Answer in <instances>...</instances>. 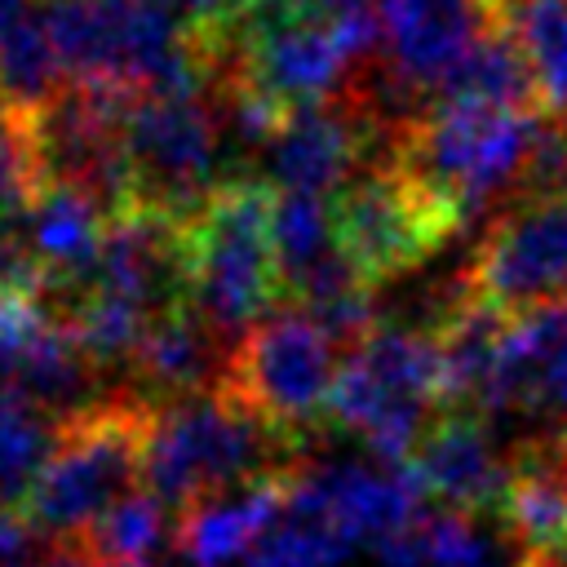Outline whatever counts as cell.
I'll use <instances>...</instances> for the list:
<instances>
[{
    "mask_svg": "<svg viewBox=\"0 0 567 567\" xmlns=\"http://www.w3.org/2000/svg\"><path fill=\"white\" fill-rule=\"evenodd\" d=\"M173 518L177 514L151 487H142L120 505H111L97 523H89L66 545H75L97 567H155V554L173 536Z\"/></svg>",
    "mask_w": 567,
    "mask_h": 567,
    "instance_id": "cell-17",
    "label": "cell"
},
{
    "mask_svg": "<svg viewBox=\"0 0 567 567\" xmlns=\"http://www.w3.org/2000/svg\"><path fill=\"white\" fill-rule=\"evenodd\" d=\"M44 182L49 173H44L35 106H18L0 97V221H18Z\"/></svg>",
    "mask_w": 567,
    "mask_h": 567,
    "instance_id": "cell-19",
    "label": "cell"
},
{
    "mask_svg": "<svg viewBox=\"0 0 567 567\" xmlns=\"http://www.w3.org/2000/svg\"><path fill=\"white\" fill-rule=\"evenodd\" d=\"M173 4H177L182 22H186V31L195 40H217V35H226L239 22V13L252 0H173Z\"/></svg>",
    "mask_w": 567,
    "mask_h": 567,
    "instance_id": "cell-21",
    "label": "cell"
},
{
    "mask_svg": "<svg viewBox=\"0 0 567 567\" xmlns=\"http://www.w3.org/2000/svg\"><path fill=\"white\" fill-rule=\"evenodd\" d=\"M545 120V111L527 106L439 97L403 120L385 137L381 155H390L408 177H416L465 221L496 195H514Z\"/></svg>",
    "mask_w": 567,
    "mask_h": 567,
    "instance_id": "cell-3",
    "label": "cell"
},
{
    "mask_svg": "<svg viewBox=\"0 0 567 567\" xmlns=\"http://www.w3.org/2000/svg\"><path fill=\"white\" fill-rule=\"evenodd\" d=\"M443 408V363L430 328L377 323L346 354L328 421L359 434L381 461H408L430 416Z\"/></svg>",
    "mask_w": 567,
    "mask_h": 567,
    "instance_id": "cell-5",
    "label": "cell"
},
{
    "mask_svg": "<svg viewBox=\"0 0 567 567\" xmlns=\"http://www.w3.org/2000/svg\"><path fill=\"white\" fill-rule=\"evenodd\" d=\"M62 416L22 394H0V509H18L58 443Z\"/></svg>",
    "mask_w": 567,
    "mask_h": 567,
    "instance_id": "cell-18",
    "label": "cell"
},
{
    "mask_svg": "<svg viewBox=\"0 0 567 567\" xmlns=\"http://www.w3.org/2000/svg\"><path fill=\"white\" fill-rule=\"evenodd\" d=\"M341 363L346 350L306 310L279 306L230 341L217 381H226L279 430L310 439L328 421Z\"/></svg>",
    "mask_w": 567,
    "mask_h": 567,
    "instance_id": "cell-7",
    "label": "cell"
},
{
    "mask_svg": "<svg viewBox=\"0 0 567 567\" xmlns=\"http://www.w3.org/2000/svg\"><path fill=\"white\" fill-rule=\"evenodd\" d=\"M319 13H328L332 22H350V18H368L377 13V0H310Z\"/></svg>",
    "mask_w": 567,
    "mask_h": 567,
    "instance_id": "cell-22",
    "label": "cell"
},
{
    "mask_svg": "<svg viewBox=\"0 0 567 567\" xmlns=\"http://www.w3.org/2000/svg\"><path fill=\"white\" fill-rule=\"evenodd\" d=\"M226 350L230 341L217 337L186 301L164 310L137 341L128 368H124V385L142 390L146 399H173L199 385H213L226 368Z\"/></svg>",
    "mask_w": 567,
    "mask_h": 567,
    "instance_id": "cell-15",
    "label": "cell"
},
{
    "mask_svg": "<svg viewBox=\"0 0 567 567\" xmlns=\"http://www.w3.org/2000/svg\"><path fill=\"white\" fill-rule=\"evenodd\" d=\"M226 120L213 89L199 93H128L124 159L133 204L186 221L217 186V146Z\"/></svg>",
    "mask_w": 567,
    "mask_h": 567,
    "instance_id": "cell-8",
    "label": "cell"
},
{
    "mask_svg": "<svg viewBox=\"0 0 567 567\" xmlns=\"http://www.w3.org/2000/svg\"><path fill=\"white\" fill-rule=\"evenodd\" d=\"M328 213H332L337 248L372 292L416 270L461 226V217L443 199H434L416 177H408L381 151L363 159L328 195Z\"/></svg>",
    "mask_w": 567,
    "mask_h": 567,
    "instance_id": "cell-6",
    "label": "cell"
},
{
    "mask_svg": "<svg viewBox=\"0 0 567 567\" xmlns=\"http://www.w3.org/2000/svg\"><path fill=\"white\" fill-rule=\"evenodd\" d=\"M496 518L518 545V558L567 567V470L549 434L523 439L509 452V483Z\"/></svg>",
    "mask_w": 567,
    "mask_h": 567,
    "instance_id": "cell-14",
    "label": "cell"
},
{
    "mask_svg": "<svg viewBox=\"0 0 567 567\" xmlns=\"http://www.w3.org/2000/svg\"><path fill=\"white\" fill-rule=\"evenodd\" d=\"M408 465L416 470L430 501L470 518L496 514L509 483V456L496 452L487 416L474 408H439L421 430Z\"/></svg>",
    "mask_w": 567,
    "mask_h": 567,
    "instance_id": "cell-12",
    "label": "cell"
},
{
    "mask_svg": "<svg viewBox=\"0 0 567 567\" xmlns=\"http://www.w3.org/2000/svg\"><path fill=\"white\" fill-rule=\"evenodd\" d=\"M186 306L226 341L284 306L275 248V186L266 177H226L182 221Z\"/></svg>",
    "mask_w": 567,
    "mask_h": 567,
    "instance_id": "cell-2",
    "label": "cell"
},
{
    "mask_svg": "<svg viewBox=\"0 0 567 567\" xmlns=\"http://www.w3.org/2000/svg\"><path fill=\"white\" fill-rule=\"evenodd\" d=\"M297 474H279L190 501L173 518V545L190 567H226L230 558L252 554V545L284 518Z\"/></svg>",
    "mask_w": 567,
    "mask_h": 567,
    "instance_id": "cell-13",
    "label": "cell"
},
{
    "mask_svg": "<svg viewBox=\"0 0 567 567\" xmlns=\"http://www.w3.org/2000/svg\"><path fill=\"white\" fill-rule=\"evenodd\" d=\"M0 394H9V390H4V381H0Z\"/></svg>",
    "mask_w": 567,
    "mask_h": 567,
    "instance_id": "cell-23",
    "label": "cell"
},
{
    "mask_svg": "<svg viewBox=\"0 0 567 567\" xmlns=\"http://www.w3.org/2000/svg\"><path fill=\"white\" fill-rule=\"evenodd\" d=\"M381 75L408 115L425 111L465 53L501 27L496 0H377Z\"/></svg>",
    "mask_w": 567,
    "mask_h": 567,
    "instance_id": "cell-10",
    "label": "cell"
},
{
    "mask_svg": "<svg viewBox=\"0 0 567 567\" xmlns=\"http://www.w3.org/2000/svg\"><path fill=\"white\" fill-rule=\"evenodd\" d=\"M385 128L354 97L337 93L332 102L301 106L266 142V182L275 190L332 195L363 159L385 146Z\"/></svg>",
    "mask_w": 567,
    "mask_h": 567,
    "instance_id": "cell-11",
    "label": "cell"
},
{
    "mask_svg": "<svg viewBox=\"0 0 567 567\" xmlns=\"http://www.w3.org/2000/svg\"><path fill=\"white\" fill-rule=\"evenodd\" d=\"M155 399L133 385H115L102 399L75 408L58 425V443L18 505L49 540H71L97 523L111 505L146 487Z\"/></svg>",
    "mask_w": 567,
    "mask_h": 567,
    "instance_id": "cell-4",
    "label": "cell"
},
{
    "mask_svg": "<svg viewBox=\"0 0 567 567\" xmlns=\"http://www.w3.org/2000/svg\"><path fill=\"white\" fill-rule=\"evenodd\" d=\"M456 284L514 319L567 297V190L509 199Z\"/></svg>",
    "mask_w": 567,
    "mask_h": 567,
    "instance_id": "cell-9",
    "label": "cell"
},
{
    "mask_svg": "<svg viewBox=\"0 0 567 567\" xmlns=\"http://www.w3.org/2000/svg\"><path fill=\"white\" fill-rule=\"evenodd\" d=\"M501 27L527 58L549 120H567V0H496Z\"/></svg>",
    "mask_w": 567,
    "mask_h": 567,
    "instance_id": "cell-16",
    "label": "cell"
},
{
    "mask_svg": "<svg viewBox=\"0 0 567 567\" xmlns=\"http://www.w3.org/2000/svg\"><path fill=\"white\" fill-rule=\"evenodd\" d=\"M346 549L350 545L323 518L284 509V518L252 545L244 567H332L346 558Z\"/></svg>",
    "mask_w": 567,
    "mask_h": 567,
    "instance_id": "cell-20",
    "label": "cell"
},
{
    "mask_svg": "<svg viewBox=\"0 0 567 567\" xmlns=\"http://www.w3.org/2000/svg\"><path fill=\"white\" fill-rule=\"evenodd\" d=\"M306 439L266 421L226 381L155 399L146 443V487L177 514L199 496L297 474Z\"/></svg>",
    "mask_w": 567,
    "mask_h": 567,
    "instance_id": "cell-1",
    "label": "cell"
}]
</instances>
